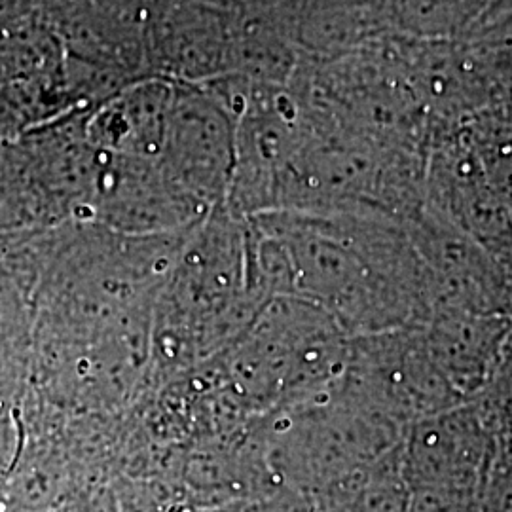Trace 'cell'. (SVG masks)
Masks as SVG:
<instances>
[{"label": "cell", "mask_w": 512, "mask_h": 512, "mask_svg": "<svg viewBox=\"0 0 512 512\" xmlns=\"http://www.w3.org/2000/svg\"><path fill=\"white\" fill-rule=\"evenodd\" d=\"M260 241L264 281L327 311L351 338L425 325L435 289L410 232L353 217L281 215Z\"/></svg>", "instance_id": "obj_1"}, {"label": "cell", "mask_w": 512, "mask_h": 512, "mask_svg": "<svg viewBox=\"0 0 512 512\" xmlns=\"http://www.w3.org/2000/svg\"><path fill=\"white\" fill-rule=\"evenodd\" d=\"M338 384L404 431L463 403L427 348L423 325L351 338Z\"/></svg>", "instance_id": "obj_2"}, {"label": "cell", "mask_w": 512, "mask_h": 512, "mask_svg": "<svg viewBox=\"0 0 512 512\" xmlns=\"http://www.w3.org/2000/svg\"><path fill=\"white\" fill-rule=\"evenodd\" d=\"M497 431L478 401L425 416L406 429L401 459L408 488L480 490L494 458Z\"/></svg>", "instance_id": "obj_3"}, {"label": "cell", "mask_w": 512, "mask_h": 512, "mask_svg": "<svg viewBox=\"0 0 512 512\" xmlns=\"http://www.w3.org/2000/svg\"><path fill=\"white\" fill-rule=\"evenodd\" d=\"M236 141L234 114L215 93L175 86L162 154L183 192L205 202L219 198L236 164Z\"/></svg>", "instance_id": "obj_4"}, {"label": "cell", "mask_w": 512, "mask_h": 512, "mask_svg": "<svg viewBox=\"0 0 512 512\" xmlns=\"http://www.w3.org/2000/svg\"><path fill=\"white\" fill-rule=\"evenodd\" d=\"M512 321L458 308H439L423 325L435 363L463 403L478 399L501 365Z\"/></svg>", "instance_id": "obj_5"}, {"label": "cell", "mask_w": 512, "mask_h": 512, "mask_svg": "<svg viewBox=\"0 0 512 512\" xmlns=\"http://www.w3.org/2000/svg\"><path fill=\"white\" fill-rule=\"evenodd\" d=\"M408 512H480V490L452 486L408 488Z\"/></svg>", "instance_id": "obj_6"}]
</instances>
